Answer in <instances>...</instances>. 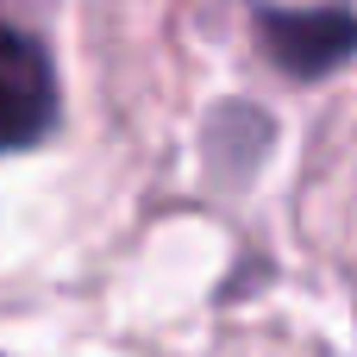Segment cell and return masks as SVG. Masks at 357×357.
Instances as JSON below:
<instances>
[{"instance_id": "6da1fadb", "label": "cell", "mask_w": 357, "mask_h": 357, "mask_svg": "<svg viewBox=\"0 0 357 357\" xmlns=\"http://www.w3.org/2000/svg\"><path fill=\"white\" fill-rule=\"evenodd\" d=\"M56 126V69L44 44L0 19V157L44 144Z\"/></svg>"}, {"instance_id": "7a4b0ae2", "label": "cell", "mask_w": 357, "mask_h": 357, "mask_svg": "<svg viewBox=\"0 0 357 357\" xmlns=\"http://www.w3.org/2000/svg\"><path fill=\"white\" fill-rule=\"evenodd\" d=\"M264 44L289 75H307V82L333 75L351 56V13L345 6H301V13L264 6Z\"/></svg>"}]
</instances>
